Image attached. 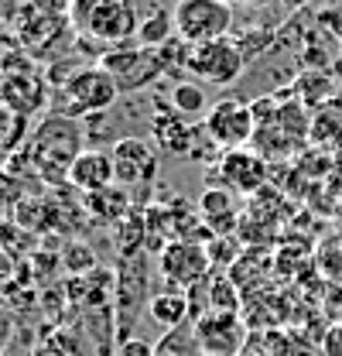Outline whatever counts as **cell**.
I'll use <instances>...</instances> for the list:
<instances>
[{"label":"cell","instance_id":"cell-1","mask_svg":"<svg viewBox=\"0 0 342 356\" xmlns=\"http://www.w3.org/2000/svg\"><path fill=\"white\" fill-rule=\"evenodd\" d=\"M117 99H120V86L103 65H79L62 83H55L51 113L72 117V120L99 117V113H110Z\"/></svg>","mask_w":342,"mask_h":356},{"label":"cell","instance_id":"cell-8","mask_svg":"<svg viewBox=\"0 0 342 356\" xmlns=\"http://www.w3.org/2000/svg\"><path fill=\"white\" fill-rule=\"evenodd\" d=\"M192 336H195L199 356H243L247 322H243V315L206 312L202 318L192 322Z\"/></svg>","mask_w":342,"mask_h":356},{"label":"cell","instance_id":"cell-32","mask_svg":"<svg viewBox=\"0 0 342 356\" xmlns=\"http://www.w3.org/2000/svg\"><path fill=\"white\" fill-rule=\"evenodd\" d=\"M339 48H342V35H339Z\"/></svg>","mask_w":342,"mask_h":356},{"label":"cell","instance_id":"cell-31","mask_svg":"<svg viewBox=\"0 0 342 356\" xmlns=\"http://www.w3.org/2000/svg\"><path fill=\"white\" fill-rule=\"evenodd\" d=\"M229 3V0H226ZM233 3H260V0H233Z\"/></svg>","mask_w":342,"mask_h":356},{"label":"cell","instance_id":"cell-26","mask_svg":"<svg viewBox=\"0 0 342 356\" xmlns=\"http://www.w3.org/2000/svg\"><path fill=\"white\" fill-rule=\"evenodd\" d=\"M24 202V181L17 175H10L7 168H0V213H7L10 206Z\"/></svg>","mask_w":342,"mask_h":356},{"label":"cell","instance_id":"cell-13","mask_svg":"<svg viewBox=\"0 0 342 356\" xmlns=\"http://www.w3.org/2000/svg\"><path fill=\"white\" fill-rule=\"evenodd\" d=\"M151 134L158 140V147L165 154H178V158H195V144L202 127H192L185 117H178L171 106H158V113L151 117Z\"/></svg>","mask_w":342,"mask_h":356},{"label":"cell","instance_id":"cell-10","mask_svg":"<svg viewBox=\"0 0 342 356\" xmlns=\"http://www.w3.org/2000/svg\"><path fill=\"white\" fill-rule=\"evenodd\" d=\"M158 267H161L165 281L174 291H188V288H195L199 281H206L213 274L206 247L195 243V240H171V243H165L161 254H158Z\"/></svg>","mask_w":342,"mask_h":356},{"label":"cell","instance_id":"cell-19","mask_svg":"<svg viewBox=\"0 0 342 356\" xmlns=\"http://www.w3.org/2000/svg\"><path fill=\"white\" fill-rule=\"evenodd\" d=\"M209 312H226V315L243 312V291L222 270H213V277H209Z\"/></svg>","mask_w":342,"mask_h":356},{"label":"cell","instance_id":"cell-22","mask_svg":"<svg viewBox=\"0 0 342 356\" xmlns=\"http://www.w3.org/2000/svg\"><path fill=\"white\" fill-rule=\"evenodd\" d=\"M315 267L329 284H342V240L339 236H325L315 247Z\"/></svg>","mask_w":342,"mask_h":356},{"label":"cell","instance_id":"cell-24","mask_svg":"<svg viewBox=\"0 0 342 356\" xmlns=\"http://www.w3.org/2000/svg\"><path fill=\"white\" fill-rule=\"evenodd\" d=\"M206 254H209L213 270H229V267L243 257L240 243H236V240H229V236H213V240H209V247H206Z\"/></svg>","mask_w":342,"mask_h":356},{"label":"cell","instance_id":"cell-3","mask_svg":"<svg viewBox=\"0 0 342 356\" xmlns=\"http://www.w3.org/2000/svg\"><path fill=\"white\" fill-rule=\"evenodd\" d=\"M69 21L79 31L106 44L127 42L130 35H137V24H140L130 0H72Z\"/></svg>","mask_w":342,"mask_h":356},{"label":"cell","instance_id":"cell-4","mask_svg":"<svg viewBox=\"0 0 342 356\" xmlns=\"http://www.w3.org/2000/svg\"><path fill=\"white\" fill-rule=\"evenodd\" d=\"M171 17L174 35L185 44L219 42L233 31V7L226 0H174Z\"/></svg>","mask_w":342,"mask_h":356},{"label":"cell","instance_id":"cell-15","mask_svg":"<svg viewBox=\"0 0 342 356\" xmlns=\"http://www.w3.org/2000/svg\"><path fill=\"white\" fill-rule=\"evenodd\" d=\"M199 213H202V220L209 222V233H213V236H226L229 229L240 226L229 188H206L202 199H199Z\"/></svg>","mask_w":342,"mask_h":356},{"label":"cell","instance_id":"cell-11","mask_svg":"<svg viewBox=\"0 0 342 356\" xmlns=\"http://www.w3.org/2000/svg\"><path fill=\"white\" fill-rule=\"evenodd\" d=\"M110 158H113V168H117V181L127 185V188L147 185V181H154V175H158V154L140 137H120L113 144Z\"/></svg>","mask_w":342,"mask_h":356},{"label":"cell","instance_id":"cell-28","mask_svg":"<svg viewBox=\"0 0 342 356\" xmlns=\"http://www.w3.org/2000/svg\"><path fill=\"white\" fill-rule=\"evenodd\" d=\"M322 353L342 356V322H332V325L322 332Z\"/></svg>","mask_w":342,"mask_h":356},{"label":"cell","instance_id":"cell-21","mask_svg":"<svg viewBox=\"0 0 342 356\" xmlns=\"http://www.w3.org/2000/svg\"><path fill=\"white\" fill-rule=\"evenodd\" d=\"M295 89H298V99L308 110H322L336 96V86H332V79L325 72H304V76H298Z\"/></svg>","mask_w":342,"mask_h":356},{"label":"cell","instance_id":"cell-18","mask_svg":"<svg viewBox=\"0 0 342 356\" xmlns=\"http://www.w3.org/2000/svg\"><path fill=\"white\" fill-rule=\"evenodd\" d=\"M171 110H174L178 117H185V120L206 117V113H209L206 89L199 86V83H192V79H178V83L171 86Z\"/></svg>","mask_w":342,"mask_h":356},{"label":"cell","instance_id":"cell-7","mask_svg":"<svg viewBox=\"0 0 342 356\" xmlns=\"http://www.w3.org/2000/svg\"><path fill=\"white\" fill-rule=\"evenodd\" d=\"M185 72H192L195 79H206L213 86H233L247 72V58H243L236 38H219V42L192 44Z\"/></svg>","mask_w":342,"mask_h":356},{"label":"cell","instance_id":"cell-20","mask_svg":"<svg viewBox=\"0 0 342 356\" xmlns=\"http://www.w3.org/2000/svg\"><path fill=\"white\" fill-rule=\"evenodd\" d=\"M174 38V17H171L168 7H158L151 17H144L137 24V42L144 48H161Z\"/></svg>","mask_w":342,"mask_h":356},{"label":"cell","instance_id":"cell-27","mask_svg":"<svg viewBox=\"0 0 342 356\" xmlns=\"http://www.w3.org/2000/svg\"><path fill=\"white\" fill-rule=\"evenodd\" d=\"M117 356H158V346L140 336H130L124 343H117Z\"/></svg>","mask_w":342,"mask_h":356},{"label":"cell","instance_id":"cell-29","mask_svg":"<svg viewBox=\"0 0 342 356\" xmlns=\"http://www.w3.org/2000/svg\"><path fill=\"white\" fill-rule=\"evenodd\" d=\"M322 312L329 315V325H332V322H342V284H332V288L325 291Z\"/></svg>","mask_w":342,"mask_h":356},{"label":"cell","instance_id":"cell-6","mask_svg":"<svg viewBox=\"0 0 342 356\" xmlns=\"http://www.w3.org/2000/svg\"><path fill=\"white\" fill-rule=\"evenodd\" d=\"M202 131L209 137V144L219 147L222 154L226 151H240L256 137L254 110L243 99H219V103L209 106V113L202 120Z\"/></svg>","mask_w":342,"mask_h":356},{"label":"cell","instance_id":"cell-17","mask_svg":"<svg viewBox=\"0 0 342 356\" xmlns=\"http://www.w3.org/2000/svg\"><path fill=\"white\" fill-rule=\"evenodd\" d=\"M24 137H28V117L21 110L0 103V161H7L10 154H17L21 144H24Z\"/></svg>","mask_w":342,"mask_h":356},{"label":"cell","instance_id":"cell-33","mask_svg":"<svg viewBox=\"0 0 342 356\" xmlns=\"http://www.w3.org/2000/svg\"><path fill=\"white\" fill-rule=\"evenodd\" d=\"M158 356H168V353H158Z\"/></svg>","mask_w":342,"mask_h":356},{"label":"cell","instance_id":"cell-2","mask_svg":"<svg viewBox=\"0 0 342 356\" xmlns=\"http://www.w3.org/2000/svg\"><path fill=\"white\" fill-rule=\"evenodd\" d=\"M83 124L72 120V117H58V113H48L38 131L31 134V158H35V172L48 181H69V168L72 161L83 154Z\"/></svg>","mask_w":342,"mask_h":356},{"label":"cell","instance_id":"cell-5","mask_svg":"<svg viewBox=\"0 0 342 356\" xmlns=\"http://www.w3.org/2000/svg\"><path fill=\"white\" fill-rule=\"evenodd\" d=\"M151 274H147V257L144 254H124L120 274H117V339H130V329L137 315L151 305Z\"/></svg>","mask_w":342,"mask_h":356},{"label":"cell","instance_id":"cell-30","mask_svg":"<svg viewBox=\"0 0 342 356\" xmlns=\"http://www.w3.org/2000/svg\"><path fill=\"white\" fill-rule=\"evenodd\" d=\"M281 3H284V7H288V10H295V7H304V3H308V0H281Z\"/></svg>","mask_w":342,"mask_h":356},{"label":"cell","instance_id":"cell-9","mask_svg":"<svg viewBox=\"0 0 342 356\" xmlns=\"http://www.w3.org/2000/svg\"><path fill=\"white\" fill-rule=\"evenodd\" d=\"M99 65L117 79L120 92H137L165 76L158 48H106Z\"/></svg>","mask_w":342,"mask_h":356},{"label":"cell","instance_id":"cell-12","mask_svg":"<svg viewBox=\"0 0 342 356\" xmlns=\"http://www.w3.org/2000/svg\"><path fill=\"white\" fill-rule=\"evenodd\" d=\"M215 175L222 178L226 188H233V192L256 195V192L263 188V181H267V161H263L260 154H254V151H247V147L226 151V154L219 158Z\"/></svg>","mask_w":342,"mask_h":356},{"label":"cell","instance_id":"cell-14","mask_svg":"<svg viewBox=\"0 0 342 356\" xmlns=\"http://www.w3.org/2000/svg\"><path fill=\"white\" fill-rule=\"evenodd\" d=\"M113 181H117V168L106 151H83L69 168V185L86 195L106 192V188H113Z\"/></svg>","mask_w":342,"mask_h":356},{"label":"cell","instance_id":"cell-23","mask_svg":"<svg viewBox=\"0 0 342 356\" xmlns=\"http://www.w3.org/2000/svg\"><path fill=\"white\" fill-rule=\"evenodd\" d=\"M89 209L92 216H99L103 222H124L127 216V192L124 188H106V192H96L89 195Z\"/></svg>","mask_w":342,"mask_h":356},{"label":"cell","instance_id":"cell-25","mask_svg":"<svg viewBox=\"0 0 342 356\" xmlns=\"http://www.w3.org/2000/svg\"><path fill=\"white\" fill-rule=\"evenodd\" d=\"M62 264L69 274H89L92 267H96V254L86 247V243H65V250H62Z\"/></svg>","mask_w":342,"mask_h":356},{"label":"cell","instance_id":"cell-16","mask_svg":"<svg viewBox=\"0 0 342 356\" xmlns=\"http://www.w3.org/2000/svg\"><path fill=\"white\" fill-rule=\"evenodd\" d=\"M147 318H151L154 325H161L165 332L181 329V325L192 318L188 295H185V291H161V295H154L151 305H147Z\"/></svg>","mask_w":342,"mask_h":356}]
</instances>
